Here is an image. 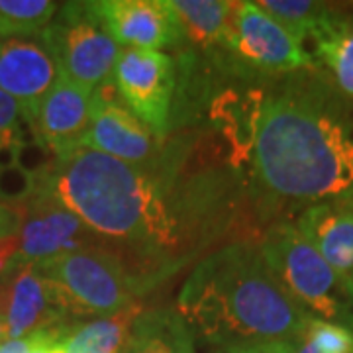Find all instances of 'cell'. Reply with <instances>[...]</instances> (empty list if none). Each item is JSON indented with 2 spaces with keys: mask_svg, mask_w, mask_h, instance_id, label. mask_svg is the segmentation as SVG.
Segmentation results:
<instances>
[{
  "mask_svg": "<svg viewBox=\"0 0 353 353\" xmlns=\"http://www.w3.org/2000/svg\"><path fill=\"white\" fill-rule=\"evenodd\" d=\"M36 190L79 216L141 294L230 241L248 240L243 167L212 130L169 132L145 165L81 145L57 155Z\"/></svg>",
  "mask_w": 353,
  "mask_h": 353,
  "instance_id": "obj_1",
  "label": "cell"
},
{
  "mask_svg": "<svg viewBox=\"0 0 353 353\" xmlns=\"http://www.w3.org/2000/svg\"><path fill=\"white\" fill-rule=\"evenodd\" d=\"M255 196L320 204L353 196V118L320 83L265 92L253 141Z\"/></svg>",
  "mask_w": 353,
  "mask_h": 353,
  "instance_id": "obj_2",
  "label": "cell"
},
{
  "mask_svg": "<svg viewBox=\"0 0 353 353\" xmlns=\"http://www.w3.org/2000/svg\"><path fill=\"white\" fill-rule=\"evenodd\" d=\"M175 310L192 336L222 350L296 341L312 318L269 271L259 240L230 241L196 261Z\"/></svg>",
  "mask_w": 353,
  "mask_h": 353,
  "instance_id": "obj_3",
  "label": "cell"
},
{
  "mask_svg": "<svg viewBox=\"0 0 353 353\" xmlns=\"http://www.w3.org/2000/svg\"><path fill=\"white\" fill-rule=\"evenodd\" d=\"M259 252L281 287L308 314L328 322L352 320V292L296 224L269 228L259 240Z\"/></svg>",
  "mask_w": 353,
  "mask_h": 353,
  "instance_id": "obj_4",
  "label": "cell"
},
{
  "mask_svg": "<svg viewBox=\"0 0 353 353\" xmlns=\"http://www.w3.org/2000/svg\"><path fill=\"white\" fill-rule=\"evenodd\" d=\"M34 265L57 290L69 316L102 318L116 314L138 303L141 294L126 265L102 245Z\"/></svg>",
  "mask_w": 353,
  "mask_h": 353,
  "instance_id": "obj_5",
  "label": "cell"
},
{
  "mask_svg": "<svg viewBox=\"0 0 353 353\" xmlns=\"http://www.w3.org/2000/svg\"><path fill=\"white\" fill-rule=\"evenodd\" d=\"M59 67V75L94 90L112 79L122 48L104 30L90 2H65L41 34Z\"/></svg>",
  "mask_w": 353,
  "mask_h": 353,
  "instance_id": "obj_6",
  "label": "cell"
},
{
  "mask_svg": "<svg viewBox=\"0 0 353 353\" xmlns=\"http://www.w3.org/2000/svg\"><path fill=\"white\" fill-rule=\"evenodd\" d=\"M228 67L259 75L292 73L310 65V55L255 4L234 2L226 43Z\"/></svg>",
  "mask_w": 353,
  "mask_h": 353,
  "instance_id": "obj_7",
  "label": "cell"
},
{
  "mask_svg": "<svg viewBox=\"0 0 353 353\" xmlns=\"http://www.w3.org/2000/svg\"><path fill=\"white\" fill-rule=\"evenodd\" d=\"M126 106L157 138H167L176 87V65L163 51L122 48L112 73Z\"/></svg>",
  "mask_w": 353,
  "mask_h": 353,
  "instance_id": "obj_8",
  "label": "cell"
},
{
  "mask_svg": "<svg viewBox=\"0 0 353 353\" xmlns=\"http://www.w3.org/2000/svg\"><path fill=\"white\" fill-rule=\"evenodd\" d=\"M165 138H157L122 101L114 79L101 83L90 97V120L83 148L110 155L130 165H145L159 153Z\"/></svg>",
  "mask_w": 353,
  "mask_h": 353,
  "instance_id": "obj_9",
  "label": "cell"
},
{
  "mask_svg": "<svg viewBox=\"0 0 353 353\" xmlns=\"http://www.w3.org/2000/svg\"><path fill=\"white\" fill-rule=\"evenodd\" d=\"M18 263H41L51 257L102 245L85 222L48 192L34 190L22 204Z\"/></svg>",
  "mask_w": 353,
  "mask_h": 353,
  "instance_id": "obj_10",
  "label": "cell"
},
{
  "mask_svg": "<svg viewBox=\"0 0 353 353\" xmlns=\"http://www.w3.org/2000/svg\"><path fill=\"white\" fill-rule=\"evenodd\" d=\"M90 4L118 46L159 51L183 43V30L169 0H99Z\"/></svg>",
  "mask_w": 353,
  "mask_h": 353,
  "instance_id": "obj_11",
  "label": "cell"
},
{
  "mask_svg": "<svg viewBox=\"0 0 353 353\" xmlns=\"http://www.w3.org/2000/svg\"><path fill=\"white\" fill-rule=\"evenodd\" d=\"M0 281L4 285L2 320L8 340L63 326L65 318H69L57 290L39 275L34 263H18Z\"/></svg>",
  "mask_w": 353,
  "mask_h": 353,
  "instance_id": "obj_12",
  "label": "cell"
},
{
  "mask_svg": "<svg viewBox=\"0 0 353 353\" xmlns=\"http://www.w3.org/2000/svg\"><path fill=\"white\" fill-rule=\"evenodd\" d=\"M57 77L59 67L43 36L0 39V90L20 104L28 120Z\"/></svg>",
  "mask_w": 353,
  "mask_h": 353,
  "instance_id": "obj_13",
  "label": "cell"
},
{
  "mask_svg": "<svg viewBox=\"0 0 353 353\" xmlns=\"http://www.w3.org/2000/svg\"><path fill=\"white\" fill-rule=\"evenodd\" d=\"M90 97L92 90L59 75L48 94L38 102L30 122L36 128L39 139L55 155L83 145L90 120Z\"/></svg>",
  "mask_w": 353,
  "mask_h": 353,
  "instance_id": "obj_14",
  "label": "cell"
},
{
  "mask_svg": "<svg viewBox=\"0 0 353 353\" xmlns=\"http://www.w3.org/2000/svg\"><path fill=\"white\" fill-rule=\"evenodd\" d=\"M296 228L338 273L352 292L353 287V196L308 206ZM353 296V292H352Z\"/></svg>",
  "mask_w": 353,
  "mask_h": 353,
  "instance_id": "obj_15",
  "label": "cell"
},
{
  "mask_svg": "<svg viewBox=\"0 0 353 353\" xmlns=\"http://www.w3.org/2000/svg\"><path fill=\"white\" fill-rule=\"evenodd\" d=\"M263 97L257 87H228L210 104V130L226 141L241 167L252 157Z\"/></svg>",
  "mask_w": 353,
  "mask_h": 353,
  "instance_id": "obj_16",
  "label": "cell"
},
{
  "mask_svg": "<svg viewBox=\"0 0 353 353\" xmlns=\"http://www.w3.org/2000/svg\"><path fill=\"white\" fill-rule=\"evenodd\" d=\"M183 30V41L202 51L224 50L234 2L226 0H169Z\"/></svg>",
  "mask_w": 353,
  "mask_h": 353,
  "instance_id": "obj_17",
  "label": "cell"
},
{
  "mask_svg": "<svg viewBox=\"0 0 353 353\" xmlns=\"http://www.w3.org/2000/svg\"><path fill=\"white\" fill-rule=\"evenodd\" d=\"M126 353H196L194 336L176 310L157 308L136 318Z\"/></svg>",
  "mask_w": 353,
  "mask_h": 353,
  "instance_id": "obj_18",
  "label": "cell"
},
{
  "mask_svg": "<svg viewBox=\"0 0 353 353\" xmlns=\"http://www.w3.org/2000/svg\"><path fill=\"white\" fill-rule=\"evenodd\" d=\"M139 303L124 310L67 328L63 336L65 353H126L130 332L141 314Z\"/></svg>",
  "mask_w": 353,
  "mask_h": 353,
  "instance_id": "obj_19",
  "label": "cell"
},
{
  "mask_svg": "<svg viewBox=\"0 0 353 353\" xmlns=\"http://www.w3.org/2000/svg\"><path fill=\"white\" fill-rule=\"evenodd\" d=\"M316 55L326 63L343 94L353 99V22L330 12L312 32Z\"/></svg>",
  "mask_w": 353,
  "mask_h": 353,
  "instance_id": "obj_20",
  "label": "cell"
},
{
  "mask_svg": "<svg viewBox=\"0 0 353 353\" xmlns=\"http://www.w3.org/2000/svg\"><path fill=\"white\" fill-rule=\"evenodd\" d=\"M57 10L51 0H0V39L41 36Z\"/></svg>",
  "mask_w": 353,
  "mask_h": 353,
  "instance_id": "obj_21",
  "label": "cell"
},
{
  "mask_svg": "<svg viewBox=\"0 0 353 353\" xmlns=\"http://www.w3.org/2000/svg\"><path fill=\"white\" fill-rule=\"evenodd\" d=\"M255 4L301 46L330 14L324 2L312 0H259Z\"/></svg>",
  "mask_w": 353,
  "mask_h": 353,
  "instance_id": "obj_22",
  "label": "cell"
},
{
  "mask_svg": "<svg viewBox=\"0 0 353 353\" xmlns=\"http://www.w3.org/2000/svg\"><path fill=\"white\" fill-rule=\"evenodd\" d=\"M318 353H353V330L341 322H328L312 316L303 334Z\"/></svg>",
  "mask_w": 353,
  "mask_h": 353,
  "instance_id": "obj_23",
  "label": "cell"
},
{
  "mask_svg": "<svg viewBox=\"0 0 353 353\" xmlns=\"http://www.w3.org/2000/svg\"><path fill=\"white\" fill-rule=\"evenodd\" d=\"M36 190V179L26 173L22 167L12 165L0 169V202L2 204H24Z\"/></svg>",
  "mask_w": 353,
  "mask_h": 353,
  "instance_id": "obj_24",
  "label": "cell"
},
{
  "mask_svg": "<svg viewBox=\"0 0 353 353\" xmlns=\"http://www.w3.org/2000/svg\"><path fill=\"white\" fill-rule=\"evenodd\" d=\"M24 112L20 104L0 90V152L2 150H18L22 145L20 126Z\"/></svg>",
  "mask_w": 353,
  "mask_h": 353,
  "instance_id": "obj_25",
  "label": "cell"
},
{
  "mask_svg": "<svg viewBox=\"0 0 353 353\" xmlns=\"http://www.w3.org/2000/svg\"><path fill=\"white\" fill-rule=\"evenodd\" d=\"M65 332H67L65 326L34 332V347H32V353H65Z\"/></svg>",
  "mask_w": 353,
  "mask_h": 353,
  "instance_id": "obj_26",
  "label": "cell"
},
{
  "mask_svg": "<svg viewBox=\"0 0 353 353\" xmlns=\"http://www.w3.org/2000/svg\"><path fill=\"white\" fill-rule=\"evenodd\" d=\"M18 255H20V236L18 234L0 238V279L8 275L18 265Z\"/></svg>",
  "mask_w": 353,
  "mask_h": 353,
  "instance_id": "obj_27",
  "label": "cell"
},
{
  "mask_svg": "<svg viewBox=\"0 0 353 353\" xmlns=\"http://www.w3.org/2000/svg\"><path fill=\"white\" fill-rule=\"evenodd\" d=\"M20 224H22V204L12 206L0 202V238L18 234Z\"/></svg>",
  "mask_w": 353,
  "mask_h": 353,
  "instance_id": "obj_28",
  "label": "cell"
},
{
  "mask_svg": "<svg viewBox=\"0 0 353 353\" xmlns=\"http://www.w3.org/2000/svg\"><path fill=\"white\" fill-rule=\"evenodd\" d=\"M294 341H263V343H250L240 347L222 350L220 353H292Z\"/></svg>",
  "mask_w": 353,
  "mask_h": 353,
  "instance_id": "obj_29",
  "label": "cell"
},
{
  "mask_svg": "<svg viewBox=\"0 0 353 353\" xmlns=\"http://www.w3.org/2000/svg\"><path fill=\"white\" fill-rule=\"evenodd\" d=\"M32 347H34V334L18 340L2 341L0 353H32Z\"/></svg>",
  "mask_w": 353,
  "mask_h": 353,
  "instance_id": "obj_30",
  "label": "cell"
},
{
  "mask_svg": "<svg viewBox=\"0 0 353 353\" xmlns=\"http://www.w3.org/2000/svg\"><path fill=\"white\" fill-rule=\"evenodd\" d=\"M292 353H318V350L312 345V341H308L303 336V338L294 341V352Z\"/></svg>",
  "mask_w": 353,
  "mask_h": 353,
  "instance_id": "obj_31",
  "label": "cell"
},
{
  "mask_svg": "<svg viewBox=\"0 0 353 353\" xmlns=\"http://www.w3.org/2000/svg\"><path fill=\"white\" fill-rule=\"evenodd\" d=\"M4 338H6V328H4V320L0 318V343H2Z\"/></svg>",
  "mask_w": 353,
  "mask_h": 353,
  "instance_id": "obj_32",
  "label": "cell"
},
{
  "mask_svg": "<svg viewBox=\"0 0 353 353\" xmlns=\"http://www.w3.org/2000/svg\"><path fill=\"white\" fill-rule=\"evenodd\" d=\"M352 292H353V287H352Z\"/></svg>",
  "mask_w": 353,
  "mask_h": 353,
  "instance_id": "obj_33",
  "label": "cell"
}]
</instances>
